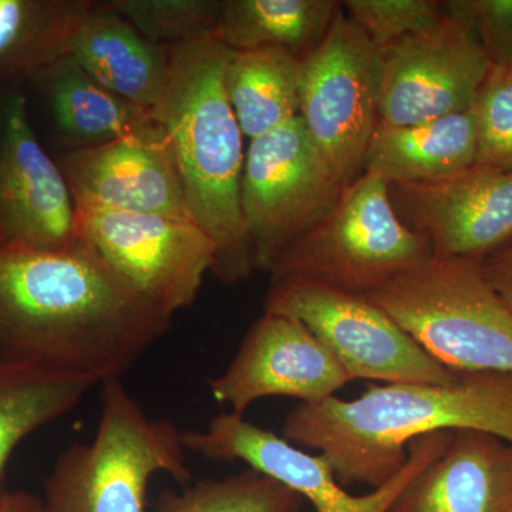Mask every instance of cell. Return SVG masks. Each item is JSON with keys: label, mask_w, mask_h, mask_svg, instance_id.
I'll return each instance as SVG.
<instances>
[{"label": "cell", "mask_w": 512, "mask_h": 512, "mask_svg": "<svg viewBox=\"0 0 512 512\" xmlns=\"http://www.w3.org/2000/svg\"><path fill=\"white\" fill-rule=\"evenodd\" d=\"M390 512H512V444L476 430L454 431Z\"/></svg>", "instance_id": "obj_17"}, {"label": "cell", "mask_w": 512, "mask_h": 512, "mask_svg": "<svg viewBox=\"0 0 512 512\" xmlns=\"http://www.w3.org/2000/svg\"><path fill=\"white\" fill-rule=\"evenodd\" d=\"M429 242L399 217L390 185L363 171L333 210L269 269L271 282H312L357 296L392 284L431 258Z\"/></svg>", "instance_id": "obj_6"}, {"label": "cell", "mask_w": 512, "mask_h": 512, "mask_svg": "<svg viewBox=\"0 0 512 512\" xmlns=\"http://www.w3.org/2000/svg\"><path fill=\"white\" fill-rule=\"evenodd\" d=\"M454 431H437L413 440L406 464L372 493L352 495L339 483L322 454H308L285 437L249 423L235 413L212 417L205 430L183 431L184 446L220 463L244 461L308 500L316 512H390L407 487L450 446Z\"/></svg>", "instance_id": "obj_8"}, {"label": "cell", "mask_w": 512, "mask_h": 512, "mask_svg": "<svg viewBox=\"0 0 512 512\" xmlns=\"http://www.w3.org/2000/svg\"><path fill=\"white\" fill-rule=\"evenodd\" d=\"M229 55L215 36L174 47L154 114L170 144L188 215L214 242L211 274L234 285L256 269L241 210L244 134L224 89Z\"/></svg>", "instance_id": "obj_3"}, {"label": "cell", "mask_w": 512, "mask_h": 512, "mask_svg": "<svg viewBox=\"0 0 512 512\" xmlns=\"http://www.w3.org/2000/svg\"><path fill=\"white\" fill-rule=\"evenodd\" d=\"M302 69V59L282 50H231L224 89L245 137L252 140L299 116Z\"/></svg>", "instance_id": "obj_24"}, {"label": "cell", "mask_w": 512, "mask_h": 512, "mask_svg": "<svg viewBox=\"0 0 512 512\" xmlns=\"http://www.w3.org/2000/svg\"><path fill=\"white\" fill-rule=\"evenodd\" d=\"M94 0H0V94L23 90L72 55Z\"/></svg>", "instance_id": "obj_21"}, {"label": "cell", "mask_w": 512, "mask_h": 512, "mask_svg": "<svg viewBox=\"0 0 512 512\" xmlns=\"http://www.w3.org/2000/svg\"><path fill=\"white\" fill-rule=\"evenodd\" d=\"M183 431L150 419L121 379L101 383V413L89 444H72L45 478V512H146L150 480L188 485Z\"/></svg>", "instance_id": "obj_4"}, {"label": "cell", "mask_w": 512, "mask_h": 512, "mask_svg": "<svg viewBox=\"0 0 512 512\" xmlns=\"http://www.w3.org/2000/svg\"><path fill=\"white\" fill-rule=\"evenodd\" d=\"M97 384L92 377L0 359V500L6 495V468L19 444L72 412Z\"/></svg>", "instance_id": "obj_23"}, {"label": "cell", "mask_w": 512, "mask_h": 512, "mask_svg": "<svg viewBox=\"0 0 512 512\" xmlns=\"http://www.w3.org/2000/svg\"><path fill=\"white\" fill-rule=\"evenodd\" d=\"M478 137L473 109L409 126L377 123L363 171L389 185L447 180L477 164Z\"/></svg>", "instance_id": "obj_19"}, {"label": "cell", "mask_w": 512, "mask_h": 512, "mask_svg": "<svg viewBox=\"0 0 512 512\" xmlns=\"http://www.w3.org/2000/svg\"><path fill=\"white\" fill-rule=\"evenodd\" d=\"M353 376L301 320L264 312L252 323L232 362L210 380L212 397L229 412L245 413L256 400L292 397L323 402L352 382Z\"/></svg>", "instance_id": "obj_14"}, {"label": "cell", "mask_w": 512, "mask_h": 512, "mask_svg": "<svg viewBox=\"0 0 512 512\" xmlns=\"http://www.w3.org/2000/svg\"><path fill=\"white\" fill-rule=\"evenodd\" d=\"M32 86L49 101L57 130L76 148L117 140H165L156 114L121 99L101 86L72 56L43 74Z\"/></svg>", "instance_id": "obj_20"}, {"label": "cell", "mask_w": 512, "mask_h": 512, "mask_svg": "<svg viewBox=\"0 0 512 512\" xmlns=\"http://www.w3.org/2000/svg\"><path fill=\"white\" fill-rule=\"evenodd\" d=\"M340 6L336 0H222L214 36L232 52L275 49L305 60Z\"/></svg>", "instance_id": "obj_22"}, {"label": "cell", "mask_w": 512, "mask_h": 512, "mask_svg": "<svg viewBox=\"0 0 512 512\" xmlns=\"http://www.w3.org/2000/svg\"><path fill=\"white\" fill-rule=\"evenodd\" d=\"M377 117L409 126L473 109L490 74L476 30L451 2L426 29L377 49Z\"/></svg>", "instance_id": "obj_10"}, {"label": "cell", "mask_w": 512, "mask_h": 512, "mask_svg": "<svg viewBox=\"0 0 512 512\" xmlns=\"http://www.w3.org/2000/svg\"><path fill=\"white\" fill-rule=\"evenodd\" d=\"M476 430L512 444V375L460 373L454 382L372 384L355 400L299 403L282 437L320 451L340 484L379 488L406 464L413 440Z\"/></svg>", "instance_id": "obj_2"}, {"label": "cell", "mask_w": 512, "mask_h": 512, "mask_svg": "<svg viewBox=\"0 0 512 512\" xmlns=\"http://www.w3.org/2000/svg\"><path fill=\"white\" fill-rule=\"evenodd\" d=\"M377 90V47L340 6L328 35L303 60L299 116L345 187L363 173L379 123Z\"/></svg>", "instance_id": "obj_11"}, {"label": "cell", "mask_w": 512, "mask_h": 512, "mask_svg": "<svg viewBox=\"0 0 512 512\" xmlns=\"http://www.w3.org/2000/svg\"><path fill=\"white\" fill-rule=\"evenodd\" d=\"M345 188L301 116L249 140L241 210L256 271L268 274L288 245L333 210Z\"/></svg>", "instance_id": "obj_7"}, {"label": "cell", "mask_w": 512, "mask_h": 512, "mask_svg": "<svg viewBox=\"0 0 512 512\" xmlns=\"http://www.w3.org/2000/svg\"><path fill=\"white\" fill-rule=\"evenodd\" d=\"M70 56L111 93L154 113L170 77L173 49L150 42L96 2L74 37Z\"/></svg>", "instance_id": "obj_18"}, {"label": "cell", "mask_w": 512, "mask_h": 512, "mask_svg": "<svg viewBox=\"0 0 512 512\" xmlns=\"http://www.w3.org/2000/svg\"><path fill=\"white\" fill-rule=\"evenodd\" d=\"M77 234L151 305L173 318L197 299L215 247L194 221L76 207Z\"/></svg>", "instance_id": "obj_12"}, {"label": "cell", "mask_w": 512, "mask_h": 512, "mask_svg": "<svg viewBox=\"0 0 512 512\" xmlns=\"http://www.w3.org/2000/svg\"><path fill=\"white\" fill-rule=\"evenodd\" d=\"M390 194L434 258L483 261L512 244V171L476 164L437 183L390 185Z\"/></svg>", "instance_id": "obj_15"}, {"label": "cell", "mask_w": 512, "mask_h": 512, "mask_svg": "<svg viewBox=\"0 0 512 512\" xmlns=\"http://www.w3.org/2000/svg\"><path fill=\"white\" fill-rule=\"evenodd\" d=\"M480 268L488 284L512 309V244L484 258Z\"/></svg>", "instance_id": "obj_30"}, {"label": "cell", "mask_w": 512, "mask_h": 512, "mask_svg": "<svg viewBox=\"0 0 512 512\" xmlns=\"http://www.w3.org/2000/svg\"><path fill=\"white\" fill-rule=\"evenodd\" d=\"M0 512H45V507L42 498L25 491H15L6 493L0 500Z\"/></svg>", "instance_id": "obj_31"}, {"label": "cell", "mask_w": 512, "mask_h": 512, "mask_svg": "<svg viewBox=\"0 0 512 512\" xmlns=\"http://www.w3.org/2000/svg\"><path fill=\"white\" fill-rule=\"evenodd\" d=\"M171 326L89 244L0 248V359L121 379Z\"/></svg>", "instance_id": "obj_1"}, {"label": "cell", "mask_w": 512, "mask_h": 512, "mask_svg": "<svg viewBox=\"0 0 512 512\" xmlns=\"http://www.w3.org/2000/svg\"><path fill=\"white\" fill-rule=\"evenodd\" d=\"M59 164L76 207L191 220L167 138L76 148Z\"/></svg>", "instance_id": "obj_16"}, {"label": "cell", "mask_w": 512, "mask_h": 512, "mask_svg": "<svg viewBox=\"0 0 512 512\" xmlns=\"http://www.w3.org/2000/svg\"><path fill=\"white\" fill-rule=\"evenodd\" d=\"M106 8L156 45L180 47L214 36L222 0H107Z\"/></svg>", "instance_id": "obj_26"}, {"label": "cell", "mask_w": 512, "mask_h": 512, "mask_svg": "<svg viewBox=\"0 0 512 512\" xmlns=\"http://www.w3.org/2000/svg\"><path fill=\"white\" fill-rule=\"evenodd\" d=\"M80 241L72 192L37 137L25 90L0 94V248L64 249Z\"/></svg>", "instance_id": "obj_13"}, {"label": "cell", "mask_w": 512, "mask_h": 512, "mask_svg": "<svg viewBox=\"0 0 512 512\" xmlns=\"http://www.w3.org/2000/svg\"><path fill=\"white\" fill-rule=\"evenodd\" d=\"M343 12L379 49L426 29L440 18L443 2L436 0H345Z\"/></svg>", "instance_id": "obj_28"}, {"label": "cell", "mask_w": 512, "mask_h": 512, "mask_svg": "<svg viewBox=\"0 0 512 512\" xmlns=\"http://www.w3.org/2000/svg\"><path fill=\"white\" fill-rule=\"evenodd\" d=\"M476 30L491 67H512V0H450Z\"/></svg>", "instance_id": "obj_29"}, {"label": "cell", "mask_w": 512, "mask_h": 512, "mask_svg": "<svg viewBox=\"0 0 512 512\" xmlns=\"http://www.w3.org/2000/svg\"><path fill=\"white\" fill-rule=\"evenodd\" d=\"M474 113L477 121V164L512 171V67H491Z\"/></svg>", "instance_id": "obj_27"}, {"label": "cell", "mask_w": 512, "mask_h": 512, "mask_svg": "<svg viewBox=\"0 0 512 512\" xmlns=\"http://www.w3.org/2000/svg\"><path fill=\"white\" fill-rule=\"evenodd\" d=\"M363 298L448 369L512 375V309L488 284L480 261L431 256Z\"/></svg>", "instance_id": "obj_5"}, {"label": "cell", "mask_w": 512, "mask_h": 512, "mask_svg": "<svg viewBox=\"0 0 512 512\" xmlns=\"http://www.w3.org/2000/svg\"><path fill=\"white\" fill-rule=\"evenodd\" d=\"M264 312L301 320L355 380L446 384L460 377L363 296L296 279L274 281Z\"/></svg>", "instance_id": "obj_9"}, {"label": "cell", "mask_w": 512, "mask_h": 512, "mask_svg": "<svg viewBox=\"0 0 512 512\" xmlns=\"http://www.w3.org/2000/svg\"><path fill=\"white\" fill-rule=\"evenodd\" d=\"M303 498L258 471L164 490L153 512H299Z\"/></svg>", "instance_id": "obj_25"}]
</instances>
